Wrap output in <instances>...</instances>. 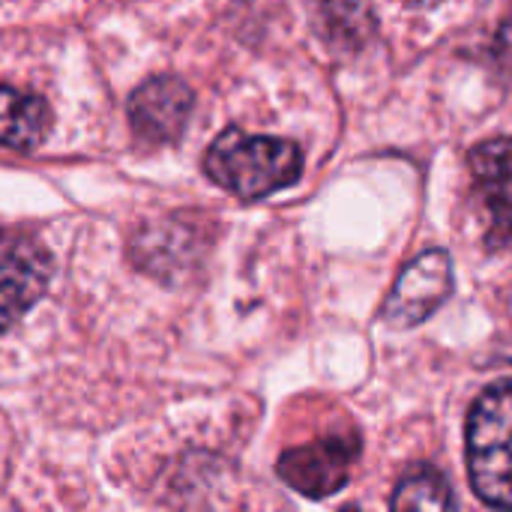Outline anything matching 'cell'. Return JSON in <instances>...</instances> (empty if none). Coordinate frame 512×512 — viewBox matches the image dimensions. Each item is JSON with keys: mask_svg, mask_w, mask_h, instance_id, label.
Listing matches in <instances>:
<instances>
[{"mask_svg": "<svg viewBox=\"0 0 512 512\" xmlns=\"http://www.w3.org/2000/svg\"><path fill=\"white\" fill-rule=\"evenodd\" d=\"M204 171L225 192L243 201H258L297 183L303 171V150L288 138L249 135L234 126L210 144Z\"/></svg>", "mask_w": 512, "mask_h": 512, "instance_id": "cell-1", "label": "cell"}, {"mask_svg": "<svg viewBox=\"0 0 512 512\" xmlns=\"http://www.w3.org/2000/svg\"><path fill=\"white\" fill-rule=\"evenodd\" d=\"M465 447L480 501L512 510V381L492 384L474 402Z\"/></svg>", "mask_w": 512, "mask_h": 512, "instance_id": "cell-2", "label": "cell"}, {"mask_svg": "<svg viewBox=\"0 0 512 512\" xmlns=\"http://www.w3.org/2000/svg\"><path fill=\"white\" fill-rule=\"evenodd\" d=\"M51 255L39 240L0 228V333L15 327L51 282Z\"/></svg>", "mask_w": 512, "mask_h": 512, "instance_id": "cell-3", "label": "cell"}, {"mask_svg": "<svg viewBox=\"0 0 512 512\" xmlns=\"http://www.w3.org/2000/svg\"><path fill=\"white\" fill-rule=\"evenodd\" d=\"M450 288H453L450 255L444 249H429L402 270L381 309V318L396 330L417 327L450 297Z\"/></svg>", "mask_w": 512, "mask_h": 512, "instance_id": "cell-4", "label": "cell"}, {"mask_svg": "<svg viewBox=\"0 0 512 512\" xmlns=\"http://www.w3.org/2000/svg\"><path fill=\"white\" fill-rule=\"evenodd\" d=\"M360 456L357 435H327L315 444L294 447L279 456V477L306 498L336 495Z\"/></svg>", "mask_w": 512, "mask_h": 512, "instance_id": "cell-5", "label": "cell"}, {"mask_svg": "<svg viewBox=\"0 0 512 512\" xmlns=\"http://www.w3.org/2000/svg\"><path fill=\"white\" fill-rule=\"evenodd\" d=\"M468 168L489 219L486 246L492 252L512 249V135L477 144L468 156Z\"/></svg>", "mask_w": 512, "mask_h": 512, "instance_id": "cell-6", "label": "cell"}, {"mask_svg": "<svg viewBox=\"0 0 512 512\" xmlns=\"http://www.w3.org/2000/svg\"><path fill=\"white\" fill-rule=\"evenodd\" d=\"M192 90L177 75H159L141 84L129 99V120L144 144H171L192 114Z\"/></svg>", "mask_w": 512, "mask_h": 512, "instance_id": "cell-7", "label": "cell"}, {"mask_svg": "<svg viewBox=\"0 0 512 512\" xmlns=\"http://www.w3.org/2000/svg\"><path fill=\"white\" fill-rule=\"evenodd\" d=\"M51 126V108L42 96L0 87V147L33 150L45 141Z\"/></svg>", "mask_w": 512, "mask_h": 512, "instance_id": "cell-8", "label": "cell"}, {"mask_svg": "<svg viewBox=\"0 0 512 512\" xmlns=\"http://www.w3.org/2000/svg\"><path fill=\"white\" fill-rule=\"evenodd\" d=\"M390 507L399 512L453 510V507H456V498H453V489H450L447 477H444L438 468H432V465H417V468H411V471L402 477V483L396 486Z\"/></svg>", "mask_w": 512, "mask_h": 512, "instance_id": "cell-9", "label": "cell"}, {"mask_svg": "<svg viewBox=\"0 0 512 512\" xmlns=\"http://www.w3.org/2000/svg\"><path fill=\"white\" fill-rule=\"evenodd\" d=\"M318 9H321L324 30L330 36L360 42L366 36V30L372 27L366 0H318Z\"/></svg>", "mask_w": 512, "mask_h": 512, "instance_id": "cell-10", "label": "cell"}, {"mask_svg": "<svg viewBox=\"0 0 512 512\" xmlns=\"http://www.w3.org/2000/svg\"><path fill=\"white\" fill-rule=\"evenodd\" d=\"M492 54H495V60H498L507 72H512V12L504 18V24L498 27Z\"/></svg>", "mask_w": 512, "mask_h": 512, "instance_id": "cell-11", "label": "cell"}, {"mask_svg": "<svg viewBox=\"0 0 512 512\" xmlns=\"http://www.w3.org/2000/svg\"><path fill=\"white\" fill-rule=\"evenodd\" d=\"M405 6H417V9H426V6H435V3H441V0H402Z\"/></svg>", "mask_w": 512, "mask_h": 512, "instance_id": "cell-12", "label": "cell"}]
</instances>
